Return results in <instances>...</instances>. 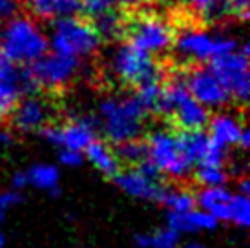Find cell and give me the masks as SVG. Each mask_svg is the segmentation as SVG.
Returning <instances> with one entry per match:
<instances>
[{"label": "cell", "instance_id": "cell-1", "mask_svg": "<svg viewBox=\"0 0 250 248\" xmlns=\"http://www.w3.org/2000/svg\"><path fill=\"white\" fill-rule=\"evenodd\" d=\"M146 117L135 95H110L99 104V130L113 146L141 137Z\"/></svg>", "mask_w": 250, "mask_h": 248}, {"label": "cell", "instance_id": "cell-2", "mask_svg": "<svg viewBox=\"0 0 250 248\" xmlns=\"http://www.w3.org/2000/svg\"><path fill=\"white\" fill-rule=\"evenodd\" d=\"M175 37L174 21L148 9H126L123 41L150 55H163L172 48Z\"/></svg>", "mask_w": 250, "mask_h": 248}, {"label": "cell", "instance_id": "cell-3", "mask_svg": "<svg viewBox=\"0 0 250 248\" xmlns=\"http://www.w3.org/2000/svg\"><path fill=\"white\" fill-rule=\"evenodd\" d=\"M49 49L48 37L33 19L13 17L7 21L4 35L0 39V53L7 61L29 66Z\"/></svg>", "mask_w": 250, "mask_h": 248}, {"label": "cell", "instance_id": "cell-4", "mask_svg": "<svg viewBox=\"0 0 250 248\" xmlns=\"http://www.w3.org/2000/svg\"><path fill=\"white\" fill-rule=\"evenodd\" d=\"M172 48L187 64H207L215 57L227 55L237 49V42L225 35H210L205 29L195 28L194 24H185L175 26Z\"/></svg>", "mask_w": 250, "mask_h": 248}, {"label": "cell", "instance_id": "cell-5", "mask_svg": "<svg viewBox=\"0 0 250 248\" xmlns=\"http://www.w3.org/2000/svg\"><path fill=\"white\" fill-rule=\"evenodd\" d=\"M51 48L53 51L71 57H90L101 46L97 31L88 17L68 15L59 17L51 24Z\"/></svg>", "mask_w": 250, "mask_h": 248}, {"label": "cell", "instance_id": "cell-6", "mask_svg": "<svg viewBox=\"0 0 250 248\" xmlns=\"http://www.w3.org/2000/svg\"><path fill=\"white\" fill-rule=\"evenodd\" d=\"M148 159L157 166L163 177L174 181H185L192 175V166L183 157L177 143V131L167 126H159L148 131L145 139Z\"/></svg>", "mask_w": 250, "mask_h": 248}, {"label": "cell", "instance_id": "cell-7", "mask_svg": "<svg viewBox=\"0 0 250 248\" xmlns=\"http://www.w3.org/2000/svg\"><path fill=\"white\" fill-rule=\"evenodd\" d=\"M110 71L117 79V83L126 88H137L150 79L165 77L163 66L153 59V55L128 42L113 51L110 59Z\"/></svg>", "mask_w": 250, "mask_h": 248}, {"label": "cell", "instance_id": "cell-8", "mask_svg": "<svg viewBox=\"0 0 250 248\" xmlns=\"http://www.w3.org/2000/svg\"><path fill=\"white\" fill-rule=\"evenodd\" d=\"M181 73H183V81L187 84L190 95L210 111L223 110L232 103L229 90L225 88L221 79L215 75L210 66L187 64L185 69H181Z\"/></svg>", "mask_w": 250, "mask_h": 248}, {"label": "cell", "instance_id": "cell-9", "mask_svg": "<svg viewBox=\"0 0 250 248\" xmlns=\"http://www.w3.org/2000/svg\"><path fill=\"white\" fill-rule=\"evenodd\" d=\"M29 69L41 91H61L75 83V79L81 73V59L64 55L59 51L53 53L46 51L33 64H29Z\"/></svg>", "mask_w": 250, "mask_h": 248}, {"label": "cell", "instance_id": "cell-10", "mask_svg": "<svg viewBox=\"0 0 250 248\" xmlns=\"http://www.w3.org/2000/svg\"><path fill=\"white\" fill-rule=\"evenodd\" d=\"M225 88L229 90L232 101L239 106L249 103L250 79H249V46L243 44L241 49H234L227 55L215 57L208 64Z\"/></svg>", "mask_w": 250, "mask_h": 248}, {"label": "cell", "instance_id": "cell-11", "mask_svg": "<svg viewBox=\"0 0 250 248\" xmlns=\"http://www.w3.org/2000/svg\"><path fill=\"white\" fill-rule=\"evenodd\" d=\"M41 93L29 66L15 64L0 55V117L6 119L22 97Z\"/></svg>", "mask_w": 250, "mask_h": 248}, {"label": "cell", "instance_id": "cell-12", "mask_svg": "<svg viewBox=\"0 0 250 248\" xmlns=\"http://www.w3.org/2000/svg\"><path fill=\"white\" fill-rule=\"evenodd\" d=\"M53 106L39 93L22 97L7 117L11 119V128L21 133H37L42 126L53 121Z\"/></svg>", "mask_w": 250, "mask_h": 248}, {"label": "cell", "instance_id": "cell-13", "mask_svg": "<svg viewBox=\"0 0 250 248\" xmlns=\"http://www.w3.org/2000/svg\"><path fill=\"white\" fill-rule=\"evenodd\" d=\"M111 179L115 181L117 188L128 197L139 201H150V203H159L163 197V192L167 185L163 181H153L146 177L145 173H141L135 166H128V168H121Z\"/></svg>", "mask_w": 250, "mask_h": 248}, {"label": "cell", "instance_id": "cell-14", "mask_svg": "<svg viewBox=\"0 0 250 248\" xmlns=\"http://www.w3.org/2000/svg\"><path fill=\"white\" fill-rule=\"evenodd\" d=\"M245 128H247V124L239 113L223 108V110L215 111L214 115H210L208 124L205 130L208 131L210 139L214 143L232 150V148H237L239 137H241Z\"/></svg>", "mask_w": 250, "mask_h": 248}, {"label": "cell", "instance_id": "cell-15", "mask_svg": "<svg viewBox=\"0 0 250 248\" xmlns=\"http://www.w3.org/2000/svg\"><path fill=\"white\" fill-rule=\"evenodd\" d=\"M167 225L183 235L201 234V232H214L219 227V221L207 210L195 207L187 212H168Z\"/></svg>", "mask_w": 250, "mask_h": 248}, {"label": "cell", "instance_id": "cell-16", "mask_svg": "<svg viewBox=\"0 0 250 248\" xmlns=\"http://www.w3.org/2000/svg\"><path fill=\"white\" fill-rule=\"evenodd\" d=\"M97 115H75L66 124H62V141H61V146L83 152L93 139H97Z\"/></svg>", "mask_w": 250, "mask_h": 248}, {"label": "cell", "instance_id": "cell-17", "mask_svg": "<svg viewBox=\"0 0 250 248\" xmlns=\"http://www.w3.org/2000/svg\"><path fill=\"white\" fill-rule=\"evenodd\" d=\"M232 195L234 190L229 185L205 186L195 192V205L214 215L219 223H229Z\"/></svg>", "mask_w": 250, "mask_h": 248}, {"label": "cell", "instance_id": "cell-18", "mask_svg": "<svg viewBox=\"0 0 250 248\" xmlns=\"http://www.w3.org/2000/svg\"><path fill=\"white\" fill-rule=\"evenodd\" d=\"M31 17L51 21L59 17L83 13L81 0H19Z\"/></svg>", "mask_w": 250, "mask_h": 248}, {"label": "cell", "instance_id": "cell-19", "mask_svg": "<svg viewBox=\"0 0 250 248\" xmlns=\"http://www.w3.org/2000/svg\"><path fill=\"white\" fill-rule=\"evenodd\" d=\"M83 155H84V161H88L104 177H113L123 168V165L119 163L117 153H115V150L111 148V145L108 141L93 139L90 145L83 150Z\"/></svg>", "mask_w": 250, "mask_h": 248}, {"label": "cell", "instance_id": "cell-20", "mask_svg": "<svg viewBox=\"0 0 250 248\" xmlns=\"http://www.w3.org/2000/svg\"><path fill=\"white\" fill-rule=\"evenodd\" d=\"M93 24V28L97 31L101 42H117L123 41V33H125V19L126 9H119V7H110L101 13H95L88 17Z\"/></svg>", "mask_w": 250, "mask_h": 248}, {"label": "cell", "instance_id": "cell-21", "mask_svg": "<svg viewBox=\"0 0 250 248\" xmlns=\"http://www.w3.org/2000/svg\"><path fill=\"white\" fill-rule=\"evenodd\" d=\"M177 143L183 157L192 168L203 163L210 145V135L207 130H179L177 131Z\"/></svg>", "mask_w": 250, "mask_h": 248}, {"label": "cell", "instance_id": "cell-22", "mask_svg": "<svg viewBox=\"0 0 250 248\" xmlns=\"http://www.w3.org/2000/svg\"><path fill=\"white\" fill-rule=\"evenodd\" d=\"M29 186H35L37 190L49 193V195H59L61 193V172L55 165L49 163H37L31 165L26 170Z\"/></svg>", "mask_w": 250, "mask_h": 248}, {"label": "cell", "instance_id": "cell-23", "mask_svg": "<svg viewBox=\"0 0 250 248\" xmlns=\"http://www.w3.org/2000/svg\"><path fill=\"white\" fill-rule=\"evenodd\" d=\"M168 212H187L195 208V192L185 186H167L159 201Z\"/></svg>", "mask_w": 250, "mask_h": 248}, {"label": "cell", "instance_id": "cell-24", "mask_svg": "<svg viewBox=\"0 0 250 248\" xmlns=\"http://www.w3.org/2000/svg\"><path fill=\"white\" fill-rule=\"evenodd\" d=\"M199 188L205 186H225L230 183V172L225 165H197L190 175Z\"/></svg>", "mask_w": 250, "mask_h": 248}, {"label": "cell", "instance_id": "cell-25", "mask_svg": "<svg viewBox=\"0 0 250 248\" xmlns=\"http://www.w3.org/2000/svg\"><path fill=\"white\" fill-rule=\"evenodd\" d=\"M115 153L119 157V163L125 166H137L141 161H145L148 157V152H146V143L141 137L137 139H130V141H125L121 145H115Z\"/></svg>", "mask_w": 250, "mask_h": 248}, {"label": "cell", "instance_id": "cell-26", "mask_svg": "<svg viewBox=\"0 0 250 248\" xmlns=\"http://www.w3.org/2000/svg\"><path fill=\"white\" fill-rule=\"evenodd\" d=\"M229 223L237 228H249L250 225V199L249 195L234 192L230 201V217Z\"/></svg>", "mask_w": 250, "mask_h": 248}, {"label": "cell", "instance_id": "cell-27", "mask_svg": "<svg viewBox=\"0 0 250 248\" xmlns=\"http://www.w3.org/2000/svg\"><path fill=\"white\" fill-rule=\"evenodd\" d=\"M181 235L167 225L148 234V248H179Z\"/></svg>", "mask_w": 250, "mask_h": 248}, {"label": "cell", "instance_id": "cell-28", "mask_svg": "<svg viewBox=\"0 0 250 248\" xmlns=\"http://www.w3.org/2000/svg\"><path fill=\"white\" fill-rule=\"evenodd\" d=\"M139 2L141 0H81V4H83V13H86V17L101 13V11L110 9V7L130 9V7L137 6Z\"/></svg>", "mask_w": 250, "mask_h": 248}, {"label": "cell", "instance_id": "cell-29", "mask_svg": "<svg viewBox=\"0 0 250 248\" xmlns=\"http://www.w3.org/2000/svg\"><path fill=\"white\" fill-rule=\"evenodd\" d=\"M192 9H195L199 15L212 19V17H225L223 0H188Z\"/></svg>", "mask_w": 250, "mask_h": 248}, {"label": "cell", "instance_id": "cell-30", "mask_svg": "<svg viewBox=\"0 0 250 248\" xmlns=\"http://www.w3.org/2000/svg\"><path fill=\"white\" fill-rule=\"evenodd\" d=\"M229 161H230V150L229 148L217 145V143H214V141L210 139V145H208V148H207L205 157H203V163H205V165H225L227 166Z\"/></svg>", "mask_w": 250, "mask_h": 248}, {"label": "cell", "instance_id": "cell-31", "mask_svg": "<svg viewBox=\"0 0 250 248\" xmlns=\"http://www.w3.org/2000/svg\"><path fill=\"white\" fill-rule=\"evenodd\" d=\"M22 203V192L9 188L6 192H0V223L6 219L7 214Z\"/></svg>", "mask_w": 250, "mask_h": 248}, {"label": "cell", "instance_id": "cell-32", "mask_svg": "<svg viewBox=\"0 0 250 248\" xmlns=\"http://www.w3.org/2000/svg\"><path fill=\"white\" fill-rule=\"evenodd\" d=\"M41 137L48 143V145L55 146V148H61V141H62V124H57V123H48L46 126H42L41 130Z\"/></svg>", "mask_w": 250, "mask_h": 248}, {"label": "cell", "instance_id": "cell-33", "mask_svg": "<svg viewBox=\"0 0 250 248\" xmlns=\"http://www.w3.org/2000/svg\"><path fill=\"white\" fill-rule=\"evenodd\" d=\"M59 163H61L62 166H66V168H79V166L84 165V155H83V152H79V150L61 146Z\"/></svg>", "mask_w": 250, "mask_h": 248}, {"label": "cell", "instance_id": "cell-34", "mask_svg": "<svg viewBox=\"0 0 250 248\" xmlns=\"http://www.w3.org/2000/svg\"><path fill=\"white\" fill-rule=\"evenodd\" d=\"M19 6H21L19 0H0V24L13 19L15 13L19 11Z\"/></svg>", "mask_w": 250, "mask_h": 248}, {"label": "cell", "instance_id": "cell-35", "mask_svg": "<svg viewBox=\"0 0 250 248\" xmlns=\"http://www.w3.org/2000/svg\"><path fill=\"white\" fill-rule=\"evenodd\" d=\"M135 168H137V170H139L141 173H145L146 177H150V179H153V181H163V173H161V170L155 165H153V163L148 157H146L145 161H141V163L137 166H135Z\"/></svg>", "mask_w": 250, "mask_h": 248}, {"label": "cell", "instance_id": "cell-36", "mask_svg": "<svg viewBox=\"0 0 250 248\" xmlns=\"http://www.w3.org/2000/svg\"><path fill=\"white\" fill-rule=\"evenodd\" d=\"M29 186L28 183V175L26 172H15L13 177H11V188L17 190V192H22V190H26Z\"/></svg>", "mask_w": 250, "mask_h": 248}, {"label": "cell", "instance_id": "cell-37", "mask_svg": "<svg viewBox=\"0 0 250 248\" xmlns=\"http://www.w3.org/2000/svg\"><path fill=\"white\" fill-rule=\"evenodd\" d=\"M250 146V130L249 128H245L243 133H241V137H239V143H237V148L241 150V152H247Z\"/></svg>", "mask_w": 250, "mask_h": 248}, {"label": "cell", "instance_id": "cell-38", "mask_svg": "<svg viewBox=\"0 0 250 248\" xmlns=\"http://www.w3.org/2000/svg\"><path fill=\"white\" fill-rule=\"evenodd\" d=\"M236 192L245 193V195H250V181H249V177H247V175H241V177H239Z\"/></svg>", "mask_w": 250, "mask_h": 248}, {"label": "cell", "instance_id": "cell-39", "mask_svg": "<svg viewBox=\"0 0 250 248\" xmlns=\"http://www.w3.org/2000/svg\"><path fill=\"white\" fill-rule=\"evenodd\" d=\"M15 143V135L9 130H0V145L11 146Z\"/></svg>", "mask_w": 250, "mask_h": 248}, {"label": "cell", "instance_id": "cell-40", "mask_svg": "<svg viewBox=\"0 0 250 248\" xmlns=\"http://www.w3.org/2000/svg\"><path fill=\"white\" fill-rule=\"evenodd\" d=\"M179 248H207L203 243L199 241H195V239H190V241H185V243H181Z\"/></svg>", "mask_w": 250, "mask_h": 248}, {"label": "cell", "instance_id": "cell-41", "mask_svg": "<svg viewBox=\"0 0 250 248\" xmlns=\"http://www.w3.org/2000/svg\"><path fill=\"white\" fill-rule=\"evenodd\" d=\"M6 247V239H4V235H2V232H0V248Z\"/></svg>", "mask_w": 250, "mask_h": 248}, {"label": "cell", "instance_id": "cell-42", "mask_svg": "<svg viewBox=\"0 0 250 248\" xmlns=\"http://www.w3.org/2000/svg\"><path fill=\"white\" fill-rule=\"evenodd\" d=\"M0 123H2V117H0Z\"/></svg>", "mask_w": 250, "mask_h": 248}, {"label": "cell", "instance_id": "cell-43", "mask_svg": "<svg viewBox=\"0 0 250 248\" xmlns=\"http://www.w3.org/2000/svg\"><path fill=\"white\" fill-rule=\"evenodd\" d=\"M0 55H2V53H0Z\"/></svg>", "mask_w": 250, "mask_h": 248}]
</instances>
